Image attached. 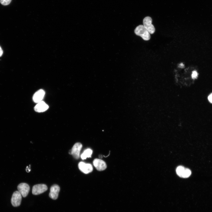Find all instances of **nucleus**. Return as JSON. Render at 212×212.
Masks as SVG:
<instances>
[{
  "label": "nucleus",
  "mask_w": 212,
  "mask_h": 212,
  "mask_svg": "<svg viewBox=\"0 0 212 212\" xmlns=\"http://www.w3.org/2000/svg\"><path fill=\"white\" fill-rule=\"evenodd\" d=\"M186 168L182 166H178L176 169L177 174L180 177L183 178Z\"/></svg>",
  "instance_id": "13"
},
{
  "label": "nucleus",
  "mask_w": 212,
  "mask_h": 212,
  "mask_svg": "<svg viewBox=\"0 0 212 212\" xmlns=\"http://www.w3.org/2000/svg\"><path fill=\"white\" fill-rule=\"evenodd\" d=\"M82 147V144L80 143H75L71 150H70L69 153L72 155L76 159L79 158L80 156V153Z\"/></svg>",
  "instance_id": "3"
},
{
  "label": "nucleus",
  "mask_w": 212,
  "mask_h": 212,
  "mask_svg": "<svg viewBox=\"0 0 212 212\" xmlns=\"http://www.w3.org/2000/svg\"><path fill=\"white\" fill-rule=\"evenodd\" d=\"M208 100L211 103H212V93L210 94L208 97Z\"/></svg>",
  "instance_id": "16"
},
{
  "label": "nucleus",
  "mask_w": 212,
  "mask_h": 212,
  "mask_svg": "<svg viewBox=\"0 0 212 212\" xmlns=\"http://www.w3.org/2000/svg\"><path fill=\"white\" fill-rule=\"evenodd\" d=\"M134 32L136 35L141 37L145 40H148L150 38V33L143 25H140L137 26Z\"/></svg>",
  "instance_id": "1"
},
{
  "label": "nucleus",
  "mask_w": 212,
  "mask_h": 212,
  "mask_svg": "<svg viewBox=\"0 0 212 212\" xmlns=\"http://www.w3.org/2000/svg\"><path fill=\"white\" fill-rule=\"evenodd\" d=\"M198 75V74L197 72L196 71H194L192 72L191 77L193 79H195L197 78Z\"/></svg>",
  "instance_id": "15"
},
{
  "label": "nucleus",
  "mask_w": 212,
  "mask_h": 212,
  "mask_svg": "<svg viewBox=\"0 0 212 212\" xmlns=\"http://www.w3.org/2000/svg\"><path fill=\"white\" fill-rule=\"evenodd\" d=\"M18 191L23 197H25L28 195L30 190L29 185L25 183H21L17 186Z\"/></svg>",
  "instance_id": "6"
},
{
  "label": "nucleus",
  "mask_w": 212,
  "mask_h": 212,
  "mask_svg": "<svg viewBox=\"0 0 212 212\" xmlns=\"http://www.w3.org/2000/svg\"><path fill=\"white\" fill-rule=\"evenodd\" d=\"M152 19L150 16L145 17L143 19V25L150 34H153L155 31V28L152 24Z\"/></svg>",
  "instance_id": "2"
},
{
  "label": "nucleus",
  "mask_w": 212,
  "mask_h": 212,
  "mask_svg": "<svg viewBox=\"0 0 212 212\" xmlns=\"http://www.w3.org/2000/svg\"><path fill=\"white\" fill-rule=\"evenodd\" d=\"M45 94V92L42 89H40L36 92L33 96V100L35 103H38L42 101Z\"/></svg>",
  "instance_id": "10"
},
{
  "label": "nucleus",
  "mask_w": 212,
  "mask_h": 212,
  "mask_svg": "<svg viewBox=\"0 0 212 212\" xmlns=\"http://www.w3.org/2000/svg\"><path fill=\"white\" fill-rule=\"evenodd\" d=\"M3 54V51L2 48L0 46V57H1L2 56Z\"/></svg>",
  "instance_id": "17"
},
{
  "label": "nucleus",
  "mask_w": 212,
  "mask_h": 212,
  "mask_svg": "<svg viewBox=\"0 0 212 212\" xmlns=\"http://www.w3.org/2000/svg\"><path fill=\"white\" fill-rule=\"evenodd\" d=\"M92 153V150L91 149L89 148L85 150L81 155V158L82 159L84 160L87 158L91 157Z\"/></svg>",
  "instance_id": "12"
},
{
  "label": "nucleus",
  "mask_w": 212,
  "mask_h": 212,
  "mask_svg": "<svg viewBox=\"0 0 212 212\" xmlns=\"http://www.w3.org/2000/svg\"><path fill=\"white\" fill-rule=\"evenodd\" d=\"M11 1V0H0V2L3 5H7L9 4Z\"/></svg>",
  "instance_id": "14"
},
{
  "label": "nucleus",
  "mask_w": 212,
  "mask_h": 212,
  "mask_svg": "<svg viewBox=\"0 0 212 212\" xmlns=\"http://www.w3.org/2000/svg\"><path fill=\"white\" fill-rule=\"evenodd\" d=\"M48 105L44 101H41L37 104L34 108V110L38 112H44L49 108Z\"/></svg>",
  "instance_id": "11"
},
{
  "label": "nucleus",
  "mask_w": 212,
  "mask_h": 212,
  "mask_svg": "<svg viewBox=\"0 0 212 212\" xmlns=\"http://www.w3.org/2000/svg\"><path fill=\"white\" fill-rule=\"evenodd\" d=\"M22 199V195L17 191L14 192L12 194L11 202L12 206L14 207L18 206L21 204Z\"/></svg>",
  "instance_id": "4"
},
{
  "label": "nucleus",
  "mask_w": 212,
  "mask_h": 212,
  "mask_svg": "<svg viewBox=\"0 0 212 212\" xmlns=\"http://www.w3.org/2000/svg\"><path fill=\"white\" fill-rule=\"evenodd\" d=\"M93 163L96 168L99 171L103 170L107 168L106 164L105 162L100 159H95Z\"/></svg>",
  "instance_id": "9"
},
{
  "label": "nucleus",
  "mask_w": 212,
  "mask_h": 212,
  "mask_svg": "<svg viewBox=\"0 0 212 212\" xmlns=\"http://www.w3.org/2000/svg\"><path fill=\"white\" fill-rule=\"evenodd\" d=\"M179 66L180 68H183L184 67V64L183 63H181L179 64Z\"/></svg>",
  "instance_id": "18"
},
{
  "label": "nucleus",
  "mask_w": 212,
  "mask_h": 212,
  "mask_svg": "<svg viewBox=\"0 0 212 212\" xmlns=\"http://www.w3.org/2000/svg\"><path fill=\"white\" fill-rule=\"evenodd\" d=\"M78 166L80 170L85 174L89 173L93 170L92 166L90 164L81 162L79 163Z\"/></svg>",
  "instance_id": "7"
},
{
  "label": "nucleus",
  "mask_w": 212,
  "mask_h": 212,
  "mask_svg": "<svg viewBox=\"0 0 212 212\" xmlns=\"http://www.w3.org/2000/svg\"><path fill=\"white\" fill-rule=\"evenodd\" d=\"M47 189V186L44 184H37L33 187L32 193L34 195H39L45 192Z\"/></svg>",
  "instance_id": "5"
},
{
  "label": "nucleus",
  "mask_w": 212,
  "mask_h": 212,
  "mask_svg": "<svg viewBox=\"0 0 212 212\" xmlns=\"http://www.w3.org/2000/svg\"><path fill=\"white\" fill-rule=\"evenodd\" d=\"M60 189V187L57 185L54 184L52 185L50 188V192L49 194V197L53 200L57 199Z\"/></svg>",
  "instance_id": "8"
}]
</instances>
